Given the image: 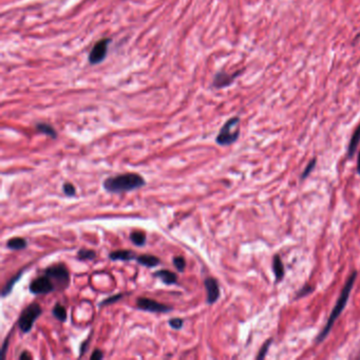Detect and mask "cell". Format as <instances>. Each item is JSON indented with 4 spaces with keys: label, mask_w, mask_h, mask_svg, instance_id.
Instances as JSON below:
<instances>
[{
    "label": "cell",
    "mask_w": 360,
    "mask_h": 360,
    "mask_svg": "<svg viewBox=\"0 0 360 360\" xmlns=\"http://www.w3.org/2000/svg\"><path fill=\"white\" fill-rule=\"evenodd\" d=\"M146 185L145 178L139 173H122L106 178L103 187L110 194H122L140 189Z\"/></svg>",
    "instance_id": "6da1fadb"
},
{
    "label": "cell",
    "mask_w": 360,
    "mask_h": 360,
    "mask_svg": "<svg viewBox=\"0 0 360 360\" xmlns=\"http://www.w3.org/2000/svg\"><path fill=\"white\" fill-rule=\"evenodd\" d=\"M240 136V118L234 116V118L226 121V123L222 126L217 137L216 143L220 146H229L236 143Z\"/></svg>",
    "instance_id": "3957f363"
},
{
    "label": "cell",
    "mask_w": 360,
    "mask_h": 360,
    "mask_svg": "<svg viewBox=\"0 0 360 360\" xmlns=\"http://www.w3.org/2000/svg\"><path fill=\"white\" fill-rule=\"evenodd\" d=\"M44 275L48 276L53 284L55 285L56 291L66 290L70 284V273L63 264L51 265L44 271Z\"/></svg>",
    "instance_id": "277c9868"
},
{
    "label": "cell",
    "mask_w": 360,
    "mask_h": 360,
    "mask_svg": "<svg viewBox=\"0 0 360 360\" xmlns=\"http://www.w3.org/2000/svg\"><path fill=\"white\" fill-rule=\"evenodd\" d=\"M29 290L32 294L39 295V294H49L52 292H55V285L53 284L51 279L44 275V276H40L36 279H34L30 283Z\"/></svg>",
    "instance_id": "ba28073f"
},
{
    "label": "cell",
    "mask_w": 360,
    "mask_h": 360,
    "mask_svg": "<svg viewBox=\"0 0 360 360\" xmlns=\"http://www.w3.org/2000/svg\"><path fill=\"white\" fill-rule=\"evenodd\" d=\"M111 42V39L106 37V38H102L100 39L97 44L93 46V48L91 49L89 56H88V60L90 65H99V63L103 62L105 60V58L107 57L108 54V48Z\"/></svg>",
    "instance_id": "8992f818"
},
{
    "label": "cell",
    "mask_w": 360,
    "mask_h": 360,
    "mask_svg": "<svg viewBox=\"0 0 360 360\" xmlns=\"http://www.w3.org/2000/svg\"><path fill=\"white\" fill-rule=\"evenodd\" d=\"M273 269L275 273V277H276V282H280L283 280L284 275H285V271H284V265L283 262L280 258L279 255L274 256L273 259Z\"/></svg>",
    "instance_id": "4fadbf2b"
},
{
    "label": "cell",
    "mask_w": 360,
    "mask_h": 360,
    "mask_svg": "<svg viewBox=\"0 0 360 360\" xmlns=\"http://www.w3.org/2000/svg\"><path fill=\"white\" fill-rule=\"evenodd\" d=\"M62 192L68 197H74L76 195V189L71 183H65L62 185Z\"/></svg>",
    "instance_id": "484cf974"
},
{
    "label": "cell",
    "mask_w": 360,
    "mask_h": 360,
    "mask_svg": "<svg viewBox=\"0 0 360 360\" xmlns=\"http://www.w3.org/2000/svg\"><path fill=\"white\" fill-rule=\"evenodd\" d=\"M130 240L135 246H144L146 244V235L142 231H133L130 234Z\"/></svg>",
    "instance_id": "ffe728a7"
},
{
    "label": "cell",
    "mask_w": 360,
    "mask_h": 360,
    "mask_svg": "<svg viewBox=\"0 0 360 360\" xmlns=\"http://www.w3.org/2000/svg\"><path fill=\"white\" fill-rule=\"evenodd\" d=\"M316 164H317V158H316V157H314V158H312L311 162L308 164V166L305 167L304 171H303V172H302V174H301V179L306 178V177H308V176L311 174V172H312V171L314 170V169H315Z\"/></svg>",
    "instance_id": "cb8c5ba5"
},
{
    "label": "cell",
    "mask_w": 360,
    "mask_h": 360,
    "mask_svg": "<svg viewBox=\"0 0 360 360\" xmlns=\"http://www.w3.org/2000/svg\"><path fill=\"white\" fill-rule=\"evenodd\" d=\"M109 258L112 261H131L135 260L137 256L132 250H115L109 253Z\"/></svg>",
    "instance_id": "8fae6325"
},
{
    "label": "cell",
    "mask_w": 360,
    "mask_h": 360,
    "mask_svg": "<svg viewBox=\"0 0 360 360\" xmlns=\"http://www.w3.org/2000/svg\"><path fill=\"white\" fill-rule=\"evenodd\" d=\"M52 314L57 320L61 322H65L67 320V311L65 309V306H62L59 303L55 304V306L52 310Z\"/></svg>",
    "instance_id": "d6986e66"
},
{
    "label": "cell",
    "mask_w": 360,
    "mask_h": 360,
    "mask_svg": "<svg viewBox=\"0 0 360 360\" xmlns=\"http://www.w3.org/2000/svg\"><path fill=\"white\" fill-rule=\"evenodd\" d=\"M271 344H272V339H268L267 341L264 342L262 347L260 348V351H259V353H258L256 358L259 359V360L265 358V356H266V354H267V352L269 350V347H271Z\"/></svg>",
    "instance_id": "d4e9b609"
},
{
    "label": "cell",
    "mask_w": 360,
    "mask_h": 360,
    "mask_svg": "<svg viewBox=\"0 0 360 360\" xmlns=\"http://www.w3.org/2000/svg\"><path fill=\"white\" fill-rule=\"evenodd\" d=\"M41 314H42V309L38 303L33 302L28 305L23 311V313H21L18 319V326L20 331L23 333H30L32 329H33L34 322L37 320V318Z\"/></svg>",
    "instance_id": "5b68a950"
},
{
    "label": "cell",
    "mask_w": 360,
    "mask_h": 360,
    "mask_svg": "<svg viewBox=\"0 0 360 360\" xmlns=\"http://www.w3.org/2000/svg\"><path fill=\"white\" fill-rule=\"evenodd\" d=\"M35 128L38 132L45 134L51 139H57V131L54 129V127L51 126L50 124L47 123H37L35 125Z\"/></svg>",
    "instance_id": "2e32d148"
},
{
    "label": "cell",
    "mask_w": 360,
    "mask_h": 360,
    "mask_svg": "<svg viewBox=\"0 0 360 360\" xmlns=\"http://www.w3.org/2000/svg\"><path fill=\"white\" fill-rule=\"evenodd\" d=\"M23 273H24V269L19 271L13 278H11V279L7 282V284L5 285V288L3 289V292H2V296H3L4 298L7 297V296L10 295L11 292H12V290H13V288H14V285H15V284L17 283V281L21 278V276H23Z\"/></svg>",
    "instance_id": "ac0fdd59"
},
{
    "label": "cell",
    "mask_w": 360,
    "mask_h": 360,
    "mask_svg": "<svg viewBox=\"0 0 360 360\" xmlns=\"http://www.w3.org/2000/svg\"><path fill=\"white\" fill-rule=\"evenodd\" d=\"M204 287L207 292V304H214L220 298V288L218 281L213 277H208L204 280Z\"/></svg>",
    "instance_id": "30bf717a"
},
{
    "label": "cell",
    "mask_w": 360,
    "mask_h": 360,
    "mask_svg": "<svg viewBox=\"0 0 360 360\" xmlns=\"http://www.w3.org/2000/svg\"><path fill=\"white\" fill-rule=\"evenodd\" d=\"M123 297H124L123 294L113 295V296H111V297H109V298H107V299H105L104 301H102V302L100 303V306H105V305H109V304L115 303V302H118L119 300H121Z\"/></svg>",
    "instance_id": "4316f807"
},
{
    "label": "cell",
    "mask_w": 360,
    "mask_h": 360,
    "mask_svg": "<svg viewBox=\"0 0 360 360\" xmlns=\"http://www.w3.org/2000/svg\"><path fill=\"white\" fill-rule=\"evenodd\" d=\"M97 257V252L92 249H86V248H81L78 250L77 252V258L78 260H93Z\"/></svg>",
    "instance_id": "44dd1931"
},
{
    "label": "cell",
    "mask_w": 360,
    "mask_h": 360,
    "mask_svg": "<svg viewBox=\"0 0 360 360\" xmlns=\"http://www.w3.org/2000/svg\"><path fill=\"white\" fill-rule=\"evenodd\" d=\"M360 142V124L356 128L355 132L353 133L350 143H348V147H347V156L348 157H353V155L355 154L358 144Z\"/></svg>",
    "instance_id": "5bb4252c"
},
{
    "label": "cell",
    "mask_w": 360,
    "mask_h": 360,
    "mask_svg": "<svg viewBox=\"0 0 360 360\" xmlns=\"http://www.w3.org/2000/svg\"><path fill=\"white\" fill-rule=\"evenodd\" d=\"M102 358H104V353H103L101 350H98V348H97V350H95V351L92 353V355L90 356V359H91V360H100V359H102Z\"/></svg>",
    "instance_id": "f1b7e54d"
},
{
    "label": "cell",
    "mask_w": 360,
    "mask_h": 360,
    "mask_svg": "<svg viewBox=\"0 0 360 360\" xmlns=\"http://www.w3.org/2000/svg\"><path fill=\"white\" fill-rule=\"evenodd\" d=\"M357 275L358 274H357L356 271L353 272L350 275V277H348L347 281L345 282L344 287H343V289H342V291L340 293L339 298H338V300H337V302H336V304L334 306V309H333V311H332V313H331V315L329 317V319H327L326 324L324 325L323 330L320 332L318 337L316 338V342L317 343H321L325 339V338L327 337V335H329V333L331 332L332 327L334 326V323L336 322V320L338 318H339V316L343 312L345 305L347 303V300H348V298H350V295H351L352 289L354 287L355 280L357 278Z\"/></svg>",
    "instance_id": "7a4b0ae2"
},
{
    "label": "cell",
    "mask_w": 360,
    "mask_h": 360,
    "mask_svg": "<svg viewBox=\"0 0 360 360\" xmlns=\"http://www.w3.org/2000/svg\"><path fill=\"white\" fill-rule=\"evenodd\" d=\"M357 172L360 174V151H359L358 157H357Z\"/></svg>",
    "instance_id": "d6a6232c"
},
{
    "label": "cell",
    "mask_w": 360,
    "mask_h": 360,
    "mask_svg": "<svg viewBox=\"0 0 360 360\" xmlns=\"http://www.w3.org/2000/svg\"><path fill=\"white\" fill-rule=\"evenodd\" d=\"M88 346H89V339L88 340H86V341H83L82 343H81V345H80V353H79V355L80 356H82L84 353H86L87 352V350H88Z\"/></svg>",
    "instance_id": "f546056e"
},
{
    "label": "cell",
    "mask_w": 360,
    "mask_h": 360,
    "mask_svg": "<svg viewBox=\"0 0 360 360\" xmlns=\"http://www.w3.org/2000/svg\"><path fill=\"white\" fill-rule=\"evenodd\" d=\"M314 290H315V288H314V287H312V285H310V284H305L304 287H303L300 291H298V292H297V294H296V297H295V299L303 298L304 296H306V295H309V294L313 293V292H314Z\"/></svg>",
    "instance_id": "603a6c76"
},
{
    "label": "cell",
    "mask_w": 360,
    "mask_h": 360,
    "mask_svg": "<svg viewBox=\"0 0 360 360\" xmlns=\"http://www.w3.org/2000/svg\"><path fill=\"white\" fill-rule=\"evenodd\" d=\"M168 324L170 325V327L173 330H181L184 324V320L182 318H172L169 320Z\"/></svg>",
    "instance_id": "83f0119b"
},
{
    "label": "cell",
    "mask_w": 360,
    "mask_h": 360,
    "mask_svg": "<svg viewBox=\"0 0 360 360\" xmlns=\"http://www.w3.org/2000/svg\"><path fill=\"white\" fill-rule=\"evenodd\" d=\"M136 306H137V309H140L145 312H150V313L166 314V313L171 312V310H172L171 306L160 303V302L149 299V298H145V297L137 298Z\"/></svg>",
    "instance_id": "52a82bcc"
},
{
    "label": "cell",
    "mask_w": 360,
    "mask_h": 360,
    "mask_svg": "<svg viewBox=\"0 0 360 360\" xmlns=\"http://www.w3.org/2000/svg\"><path fill=\"white\" fill-rule=\"evenodd\" d=\"M8 340H9V336L7 337V339L5 340V342H4V345H3V357L5 358L6 357V353H7V346H8Z\"/></svg>",
    "instance_id": "4dcf8cb0"
},
{
    "label": "cell",
    "mask_w": 360,
    "mask_h": 360,
    "mask_svg": "<svg viewBox=\"0 0 360 360\" xmlns=\"http://www.w3.org/2000/svg\"><path fill=\"white\" fill-rule=\"evenodd\" d=\"M241 71H238L234 74H229L225 71H219L213 80L211 86L216 89H223L226 87H229L230 84L235 81V79L240 75Z\"/></svg>",
    "instance_id": "9c48e42d"
},
{
    "label": "cell",
    "mask_w": 360,
    "mask_h": 360,
    "mask_svg": "<svg viewBox=\"0 0 360 360\" xmlns=\"http://www.w3.org/2000/svg\"><path fill=\"white\" fill-rule=\"evenodd\" d=\"M19 359H21V360H23V359H31V356L29 355L28 352L25 351V352H23V354L19 356Z\"/></svg>",
    "instance_id": "1f68e13d"
},
{
    "label": "cell",
    "mask_w": 360,
    "mask_h": 360,
    "mask_svg": "<svg viewBox=\"0 0 360 360\" xmlns=\"http://www.w3.org/2000/svg\"><path fill=\"white\" fill-rule=\"evenodd\" d=\"M173 265L174 267L177 269V272L179 273H183L185 271V267H186V261L185 259L182 257V256H177V257H174L173 260Z\"/></svg>",
    "instance_id": "7402d4cb"
},
{
    "label": "cell",
    "mask_w": 360,
    "mask_h": 360,
    "mask_svg": "<svg viewBox=\"0 0 360 360\" xmlns=\"http://www.w3.org/2000/svg\"><path fill=\"white\" fill-rule=\"evenodd\" d=\"M7 246H8V248L12 249V250H21V249H25L28 246V243L24 238L16 237V238L10 239L7 242Z\"/></svg>",
    "instance_id": "e0dca14e"
},
{
    "label": "cell",
    "mask_w": 360,
    "mask_h": 360,
    "mask_svg": "<svg viewBox=\"0 0 360 360\" xmlns=\"http://www.w3.org/2000/svg\"><path fill=\"white\" fill-rule=\"evenodd\" d=\"M136 261L141 265L147 266V267H155L158 264L161 263V260L155 256L152 255H141L136 258Z\"/></svg>",
    "instance_id": "9a60e30c"
},
{
    "label": "cell",
    "mask_w": 360,
    "mask_h": 360,
    "mask_svg": "<svg viewBox=\"0 0 360 360\" xmlns=\"http://www.w3.org/2000/svg\"><path fill=\"white\" fill-rule=\"evenodd\" d=\"M154 276L157 277L158 279H161L162 282L165 283L166 285L174 284L177 281L176 275L170 271H167V269H161V271L155 272Z\"/></svg>",
    "instance_id": "7c38bea8"
}]
</instances>
